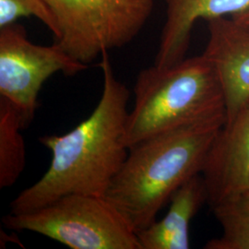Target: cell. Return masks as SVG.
I'll return each instance as SVG.
<instances>
[{
    "mask_svg": "<svg viewBox=\"0 0 249 249\" xmlns=\"http://www.w3.org/2000/svg\"><path fill=\"white\" fill-rule=\"evenodd\" d=\"M231 18L234 19L236 22L240 23L242 25L249 28V9L245 11V12H243V13L232 16Z\"/></svg>",
    "mask_w": 249,
    "mask_h": 249,
    "instance_id": "5bb4252c",
    "label": "cell"
},
{
    "mask_svg": "<svg viewBox=\"0 0 249 249\" xmlns=\"http://www.w3.org/2000/svg\"><path fill=\"white\" fill-rule=\"evenodd\" d=\"M208 204L249 186V99L224 121L208 153L201 173Z\"/></svg>",
    "mask_w": 249,
    "mask_h": 249,
    "instance_id": "52a82bcc",
    "label": "cell"
},
{
    "mask_svg": "<svg viewBox=\"0 0 249 249\" xmlns=\"http://www.w3.org/2000/svg\"><path fill=\"white\" fill-rule=\"evenodd\" d=\"M25 128L17 108L0 96V188L12 187L25 168Z\"/></svg>",
    "mask_w": 249,
    "mask_h": 249,
    "instance_id": "8fae6325",
    "label": "cell"
},
{
    "mask_svg": "<svg viewBox=\"0 0 249 249\" xmlns=\"http://www.w3.org/2000/svg\"><path fill=\"white\" fill-rule=\"evenodd\" d=\"M208 204L201 174L187 180L171 196L166 215L136 233L140 249H188L189 226L200 208Z\"/></svg>",
    "mask_w": 249,
    "mask_h": 249,
    "instance_id": "30bf717a",
    "label": "cell"
},
{
    "mask_svg": "<svg viewBox=\"0 0 249 249\" xmlns=\"http://www.w3.org/2000/svg\"><path fill=\"white\" fill-rule=\"evenodd\" d=\"M207 21L209 40L202 54L220 81L226 120L249 99V28L226 17Z\"/></svg>",
    "mask_w": 249,
    "mask_h": 249,
    "instance_id": "ba28073f",
    "label": "cell"
},
{
    "mask_svg": "<svg viewBox=\"0 0 249 249\" xmlns=\"http://www.w3.org/2000/svg\"><path fill=\"white\" fill-rule=\"evenodd\" d=\"M225 120L223 90L203 54L139 73L124 143L129 149L157 134L215 119Z\"/></svg>",
    "mask_w": 249,
    "mask_h": 249,
    "instance_id": "3957f363",
    "label": "cell"
},
{
    "mask_svg": "<svg viewBox=\"0 0 249 249\" xmlns=\"http://www.w3.org/2000/svg\"><path fill=\"white\" fill-rule=\"evenodd\" d=\"M29 16H35L45 23L53 33V37L58 35L56 20L45 0H0V28Z\"/></svg>",
    "mask_w": 249,
    "mask_h": 249,
    "instance_id": "4fadbf2b",
    "label": "cell"
},
{
    "mask_svg": "<svg viewBox=\"0 0 249 249\" xmlns=\"http://www.w3.org/2000/svg\"><path fill=\"white\" fill-rule=\"evenodd\" d=\"M2 223L71 249H140L136 232L105 196L67 195L30 213L8 214Z\"/></svg>",
    "mask_w": 249,
    "mask_h": 249,
    "instance_id": "277c9868",
    "label": "cell"
},
{
    "mask_svg": "<svg viewBox=\"0 0 249 249\" xmlns=\"http://www.w3.org/2000/svg\"><path fill=\"white\" fill-rule=\"evenodd\" d=\"M100 67L104 89L97 107L71 131L40 138L52 153L50 166L12 200L10 213H30L71 194L106 196L128 153L124 134L130 93L116 79L107 52Z\"/></svg>",
    "mask_w": 249,
    "mask_h": 249,
    "instance_id": "6da1fadb",
    "label": "cell"
},
{
    "mask_svg": "<svg viewBox=\"0 0 249 249\" xmlns=\"http://www.w3.org/2000/svg\"><path fill=\"white\" fill-rule=\"evenodd\" d=\"M222 227V235L206 249H249V186L211 207Z\"/></svg>",
    "mask_w": 249,
    "mask_h": 249,
    "instance_id": "7c38bea8",
    "label": "cell"
},
{
    "mask_svg": "<svg viewBox=\"0 0 249 249\" xmlns=\"http://www.w3.org/2000/svg\"><path fill=\"white\" fill-rule=\"evenodd\" d=\"M86 69L55 43L33 44L16 22L0 28V96L17 108L26 127L35 118L45 80L56 72L73 76Z\"/></svg>",
    "mask_w": 249,
    "mask_h": 249,
    "instance_id": "8992f818",
    "label": "cell"
},
{
    "mask_svg": "<svg viewBox=\"0 0 249 249\" xmlns=\"http://www.w3.org/2000/svg\"><path fill=\"white\" fill-rule=\"evenodd\" d=\"M166 18L154 65L165 68L186 58L197 19L237 15L249 9V0H164Z\"/></svg>",
    "mask_w": 249,
    "mask_h": 249,
    "instance_id": "9c48e42d",
    "label": "cell"
},
{
    "mask_svg": "<svg viewBox=\"0 0 249 249\" xmlns=\"http://www.w3.org/2000/svg\"><path fill=\"white\" fill-rule=\"evenodd\" d=\"M223 123L222 118L188 124L128 149L105 197L136 233L156 221L179 187L202 173Z\"/></svg>",
    "mask_w": 249,
    "mask_h": 249,
    "instance_id": "7a4b0ae2",
    "label": "cell"
},
{
    "mask_svg": "<svg viewBox=\"0 0 249 249\" xmlns=\"http://www.w3.org/2000/svg\"><path fill=\"white\" fill-rule=\"evenodd\" d=\"M57 23L54 43L85 65L130 43L151 16L154 0H45Z\"/></svg>",
    "mask_w": 249,
    "mask_h": 249,
    "instance_id": "5b68a950",
    "label": "cell"
}]
</instances>
